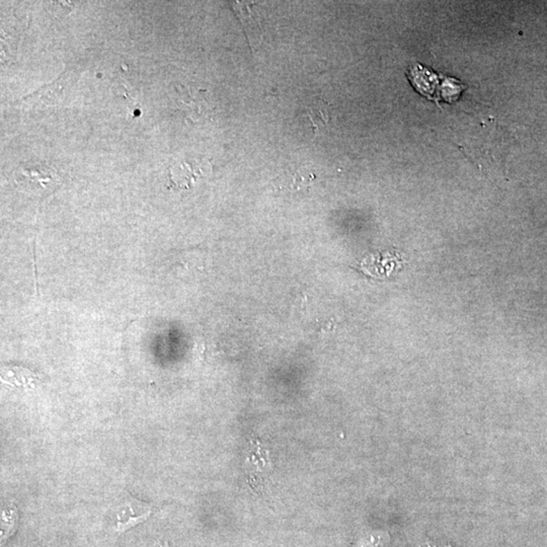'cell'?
Returning <instances> with one entry per match:
<instances>
[{
    "label": "cell",
    "mask_w": 547,
    "mask_h": 547,
    "mask_svg": "<svg viewBox=\"0 0 547 547\" xmlns=\"http://www.w3.org/2000/svg\"><path fill=\"white\" fill-rule=\"evenodd\" d=\"M76 74L72 70H67L59 76L58 79L43 86L40 90H36L33 95H27L22 100V104L27 106H36V104H43L45 106H52L56 104L58 100L62 99L65 91L76 82Z\"/></svg>",
    "instance_id": "6da1fadb"
},
{
    "label": "cell",
    "mask_w": 547,
    "mask_h": 547,
    "mask_svg": "<svg viewBox=\"0 0 547 547\" xmlns=\"http://www.w3.org/2000/svg\"><path fill=\"white\" fill-rule=\"evenodd\" d=\"M121 503L122 505L118 512L119 527L121 528H126L129 524L147 518L152 512L150 504L137 500L128 492H125Z\"/></svg>",
    "instance_id": "7a4b0ae2"
},
{
    "label": "cell",
    "mask_w": 547,
    "mask_h": 547,
    "mask_svg": "<svg viewBox=\"0 0 547 547\" xmlns=\"http://www.w3.org/2000/svg\"><path fill=\"white\" fill-rule=\"evenodd\" d=\"M39 380L40 378L36 374L22 367H6L2 371V381L11 386L27 389L35 386Z\"/></svg>",
    "instance_id": "3957f363"
},
{
    "label": "cell",
    "mask_w": 547,
    "mask_h": 547,
    "mask_svg": "<svg viewBox=\"0 0 547 547\" xmlns=\"http://www.w3.org/2000/svg\"><path fill=\"white\" fill-rule=\"evenodd\" d=\"M20 173L17 177H20V182H29L33 187L36 180V187L38 188L46 189L53 182L54 172H47L44 168L36 166V168H18Z\"/></svg>",
    "instance_id": "277c9868"
},
{
    "label": "cell",
    "mask_w": 547,
    "mask_h": 547,
    "mask_svg": "<svg viewBox=\"0 0 547 547\" xmlns=\"http://www.w3.org/2000/svg\"><path fill=\"white\" fill-rule=\"evenodd\" d=\"M48 11L54 15H68L72 11L74 4L68 1L46 2Z\"/></svg>",
    "instance_id": "5b68a950"
},
{
    "label": "cell",
    "mask_w": 547,
    "mask_h": 547,
    "mask_svg": "<svg viewBox=\"0 0 547 547\" xmlns=\"http://www.w3.org/2000/svg\"><path fill=\"white\" fill-rule=\"evenodd\" d=\"M419 547H452V546H451L450 544H447V546H441V544L426 543Z\"/></svg>",
    "instance_id": "8992f818"
}]
</instances>
